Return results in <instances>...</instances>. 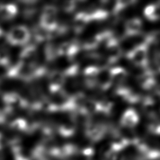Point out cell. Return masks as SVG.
Here are the masks:
<instances>
[{"label": "cell", "mask_w": 160, "mask_h": 160, "mask_svg": "<svg viewBox=\"0 0 160 160\" xmlns=\"http://www.w3.org/2000/svg\"><path fill=\"white\" fill-rule=\"evenodd\" d=\"M58 10L54 6H46L40 18V26L46 31L52 32L57 29Z\"/></svg>", "instance_id": "1"}, {"label": "cell", "mask_w": 160, "mask_h": 160, "mask_svg": "<svg viewBox=\"0 0 160 160\" xmlns=\"http://www.w3.org/2000/svg\"><path fill=\"white\" fill-rule=\"evenodd\" d=\"M127 56L136 66L146 68L148 64V48L146 42L134 48L128 53Z\"/></svg>", "instance_id": "2"}, {"label": "cell", "mask_w": 160, "mask_h": 160, "mask_svg": "<svg viewBox=\"0 0 160 160\" xmlns=\"http://www.w3.org/2000/svg\"><path fill=\"white\" fill-rule=\"evenodd\" d=\"M8 42L12 46H20L26 44L30 33L28 29L24 26H16L11 29L6 36Z\"/></svg>", "instance_id": "3"}, {"label": "cell", "mask_w": 160, "mask_h": 160, "mask_svg": "<svg viewBox=\"0 0 160 160\" xmlns=\"http://www.w3.org/2000/svg\"><path fill=\"white\" fill-rule=\"evenodd\" d=\"M79 152L76 146L66 144L61 146H52L48 149V155L58 159H64L77 154Z\"/></svg>", "instance_id": "4"}, {"label": "cell", "mask_w": 160, "mask_h": 160, "mask_svg": "<svg viewBox=\"0 0 160 160\" xmlns=\"http://www.w3.org/2000/svg\"><path fill=\"white\" fill-rule=\"evenodd\" d=\"M85 134L86 137L93 142H96L102 139L107 131L104 125L95 124L90 121L86 126Z\"/></svg>", "instance_id": "5"}, {"label": "cell", "mask_w": 160, "mask_h": 160, "mask_svg": "<svg viewBox=\"0 0 160 160\" xmlns=\"http://www.w3.org/2000/svg\"><path fill=\"white\" fill-rule=\"evenodd\" d=\"M106 53L107 59L110 63H114L119 60L122 54V49L116 39L111 37L107 41Z\"/></svg>", "instance_id": "6"}, {"label": "cell", "mask_w": 160, "mask_h": 160, "mask_svg": "<svg viewBox=\"0 0 160 160\" xmlns=\"http://www.w3.org/2000/svg\"><path fill=\"white\" fill-rule=\"evenodd\" d=\"M66 76L60 71H52L49 76V87L52 93L56 92L61 89L65 82Z\"/></svg>", "instance_id": "7"}, {"label": "cell", "mask_w": 160, "mask_h": 160, "mask_svg": "<svg viewBox=\"0 0 160 160\" xmlns=\"http://www.w3.org/2000/svg\"><path fill=\"white\" fill-rule=\"evenodd\" d=\"M2 100L8 109L24 107L27 105V102L19 94L14 92L6 93L3 96Z\"/></svg>", "instance_id": "8"}, {"label": "cell", "mask_w": 160, "mask_h": 160, "mask_svg": "<svg viewBox=\"0 0 160 160\" xmlns=\"http://www.w3.org/2000/svg\"><path fill=\"white\" fill-rule=\"evenodd\" d=\"M138 121L139 117L135 110L129 109L123 114L121 120V124L123 128L132 129L138 124Z\"/></svg>", "instance_id": "9"}, {"label": "cell", "mask_w": 160, "mask_h": 160, "mask_svg": "<svg viewBox=\"0 0 160 160\" xmlns=\"http://www.w3.org/2000/svg\"><path fill=\"white\" fill-rule=\"evenodd\" d=\"M142 28V22L139 18H134L129 19L125 24V34L128 36L139 35Z\"/></svg>", "instance_id": "10"}, {"label": "cell", "mask_w": 160, "mask_h": 160, "mask_svg": "<svg viewBox=\"0 0 160 160\" xmlns=\"http://www.w3.org/2000/svg\"><path fill=\"white\" fill-rule=\"evenodd\" d=\"M96 84L101 89L106 90L112 84L110 71L106 68L99 69L98 74L96 79Z\"/></svg>", "instance_id": "11"}, {"label": "cell", "mask_w": 160, "mask_h": 160, "mask_svg": "<svg viewBox=\"0 0 160 160\" xmlns=\"http://www.w3.org/2000/svg\"><path fill=\"white\" fill-rule=\"evenodd\" d=\"M37 58V51L33 45L26 47L21 53L22 62L29 65L35 66V61Z\"/></svg>", "instance_id": "12"}, {"label": "cell", "mask_w": 160, "mask_h": 160, "mask_svg": "<svg viewBox=\"0 0 160 160\" xmlns=\"http://www.w3.org/2000/svg\"><path fill=\"white\" fill-rule=\"evenodd\" d=\"M112 84L118 86V88L122 85L127 77L126 71L122 68L117 67L109 70Z\"/></svg>", "instance_id": "13"}, {"label": "cell", "mask_w": 160, "mask_h": 160, "mask_svg": "<svg viewBox=\"0 0 160 160\" xmlns=\"http://www.w3.org/2000/svg\"><path fill=\"white\" fill-rule=\"evenodd\" d=\"M79 51V47L74 43L69 42H64L58 47V55L66 56L68 57L72 58Z\"/></svg>", "instance_id": "14"}, {"label": "cell", "mask_w": 160, "mask_h": 160, "mask_svg": "<svg viewBox=\"0 0 160 160\" xmlns=\"http://www.w3.org/2000/svg\"><path fill=\"white\" fill-rule=\"evenodd\" d=\"M90 20L88 14L86 12L78 13L76 15L73 21V29L74 31L77 33L81 32Z\"/></svg>", "instance_id": "15"}, {"label": "cell", "mask_w": 160, "mask_h": 160, "mask_svg": "<svg viewBox=\"0 0 160 160\" xmlns=\"http://www.w3.org/2000/svg\"><path fill=\"white\" fill-rule=\"evenodd\" d=\"M99 72V68L95 66L87 68L84 71V81L89 88L94 87L96 84V79Z\"/></svg>", "instance_id": "16"}, {"label": "cell", "mask_w": 160, "mask_h": 160, "mask_svg": "<svg viewBox=\"0 0 160 160\" xmlns=\"http://www.w3.org/2000/svg\"><path fill=\"white\" fill-rule=\"evenodd\" d=\"M17 7L12 4H7L0 6V17L3 19H12L17 14Z\"/></svg>", "instance_id": "17"}, {"label": "cell", "mask_w": 160, "mask_h": 160, "mask_svg": "<svg viewBox=\"0 0 160 160\" xmlns=\"http://www.w3.org/2000/svg\"><path fill=\"white\" fill-rule=\"evenodd\" d=\"M76 124L73 121V120L64 122L59 126L58 129V132L61 136L63 137H70L74 134L76 131Z\"/></svg>", "instance_id": "18"}, {"label": "cell", "mask_w": 160, "mask_h": 160, "mask_svg": "<svg viewBox=\"0 0 160 160\" xmlns=\"http://www.w3.org/2000/svg\"><path fill=\"white\" fill-rule=\"evenodd\" d=\"M159 6L157 4L148 6L144 9L145 16L150 21H156L159 18Z\"/></svg>", "instance_id": "19"}, {"label": "cell", "mask_w": 160, "mask_h": 160, "mask_svg": "<svg viewBox=\"0 0 160 160\" xmlns=\"http://www.w3.org/2000/svg\"><path fill=\"white\" fill-rule=\"evenodd\" d=\"M11 127L14 130L25 131H28L29 124L26 119L23 118H17L11 122Z\"/></svg>", "instance_id": "20"}, {"label": "cell", "mask_w": 160, "mask_h": 160, "mask_svg": "<svg viewBox=\"0 0 160 160\" xmlns=\"http://www.w3.org/2000/svg\"><path fill=\"white\" fill-rule=\"evenodd\" d=\"M62 8L64 11L66 12H71L72 11L75 7H76V2L74 1H65L64 2L62 5Z\"/></svg>", "instance_id": "21"}, {"label": "cell", "mask_w": 160, "mask_h": 160, "mask_svg": "<svg viewBox=\"0 0 160 160\" xmlns=\"http://www.w3.org/2000/svg\"><path fill=\"white\" fill-rule=\"evenodd\" d=\"M80 153L82 154L84 156L91 157V156H93V154L94 153V151L92 147L89 146V147L84 148L82 150H81Z\"/></svg>", "instance_id": "22"}, {"label": "cell", "mask_w": 160, "mask_h": 160, "mask_svg": "<svg viewBox=\"0 0 160 160\" xmlns=\"http://www.w3.org/2000/svg\"><path fill=\"white\" fill-rule=\"evenodd\" d=\"M14 160H30V159L29 158L24 156L22 154H18V155L15 156Z\"/></svg>", "instance_id": "23"}, {"label": "cell", "mask_w": 160, "mask_h": 160, "mask_svg": "<svg viewBox=\"0 0 160 160\" xmlns=\"http://www.w3.org/2000/svg\"><path fill=\"white\" fill-rule=\"evenodd\" d=\"M2 29H1V28H0V36H1V34H2Z\"/></svg>", "instance_id": "24"}, {"label": "cell", "mask_w": 160, "mask_h": 160, "mask_svg": "<svg viewBox=\"0 0 160 160\" xmlns=\"http://www.w3.org/2000/svg\"><path fill=\"white\" fill-rule=\"evenodd\" d=\"M0 160H2V154H0Z\"/></svg>", "instance_id": "25"}]
</instances>
